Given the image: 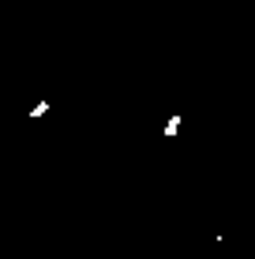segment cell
<instances>
[{
	"mask_svg": "<svg viewBox=\"0 0 255 259\" xmlns=\"http://www.w3.org/2000/svg\"><path fill=\"white\" fill-rule=\"evenodd\" d=\"M177 132H180V113H177V117H169V124H165V139H173Z\"/></svg>",
	"mask_w": 255,
	"mask_h": 259,
	"instance_id": "1",
	"label": "cell"
},
{
	"mask_svg": "<svg viewBox=\"0 0 255 259\" xmlns=\"http://www.w3.org/2000/svg\"><path fill=\"white\" fill-rule=\"evenodd\" d=\"M45 113H49V102H38V105H34V109H30V117L38 120V117H45Z\"/></svg>",
	"mask_w": 255,
	"mask_h": 259,
	"instance_id": "2",
	"label": "cell"
}]
</instances>
